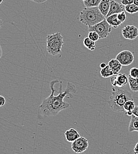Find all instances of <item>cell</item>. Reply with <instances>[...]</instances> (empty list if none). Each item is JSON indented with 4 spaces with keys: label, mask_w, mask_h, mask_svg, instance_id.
Segmentation results:
<instances>
[{
    "label": "cell",
    "mask_w": 138,
    "mask_h": 154,
    "mask_svg": "<svg viewBox=\"0 0 138 154\" xmlns=\"http://www.w3.org/2000/svg\"><path fill=\"white\" fill-rule=\"evenodd\" d=\"M100 74L101 76L103 78H109L112 77L114 75L112 70L108 65H106V66L104 68H101L100 71Z\"/></svg>",
    "instance_id": "18"
},
{
    "label": "cell",
    "mask_w": 138,
    "mask_h": 154,
    "mask_svg": "<svg viewBox=\"0 0 138 154\" xmlns=\"http://www.w3.org/2000/svg\"><path fill=\"white\" fill-rule=\"evenodd\" d=\"M129 75L133 78H138V68L134 67L131 69L129 71Z\"/></svg>",
    "instance_id": "23"
},
{
    "label": "cell",
    "mask_w": 138,
    "mask_h": 154,
    "mask_svg": "<svg viewBox=\"0 0 138 154\" xmlns=\"http://www.w3.org/2000/svg\"><path fill=\"white\" fill-rule=\"evenodd\" d=\"M108 65L110 66L111 69L112 70L114 75L118 74L120 72V70L122 69V68L123 65L119 62L118 60L115 59H111L108 63Z\"/></svg>",
    "instance_id": "13"
},
{
    "label": "cell",
    "mask_w": 138,
    "mask_h": 154,
    "mask_svg": "<svg viewBox=\"0 0 138 154\" xmlns=\"http://www.w3.org/2000/svg\"><path fill=\"white\" fill-rule=\"evenodd\" d=\"M135 131L138 132V117L133 115L131 116L129 126V132L131 133Z\"/></svg>",
    "instance_id": "15"
},
{
    "label": "cell",
    "mask_w": 138,
    "mask_h": 154,
    "mask_svg": "<svg viewBox=\"0 0 138 154\" xmlns=\"http://www.w3.org/2000/svg\"><path fill=\"white\" fill-rule=\"evenodd\" d=\"M110 7V0H101L99 4L98 8L101 13L106 17Z\"/></svg>",
    "instance_id": "12"
},
{
    "label": "cell",
    "mask_w": 138,
    "mask_h": 154,
    "mask_svg": "<svg viewBox=\"0 0 138 154\" xmlns=\"http://www.w3.org/2000/svg\"><path fill=\"white\" fill-rule=\"evenodd\" d=\"M135 103L134 100L128 101L124 105V110L126 112L133 111L135 107Z\"/></svg>",
    "instance_id": "21"
},
{
    "label": "cell",
    "mask_w": 138,
    "mask_h": 154,
    "mask_svg": "<svg viewBox=\"0 0 138 154\" xmlns=\"http://www.w3.org/2000/svg\"><path fill=\"white\" fill-rule=\"evenodd\" d=\"M106 20L107 21V23L112 26V27L115 29L118 28L122 24V23L119 20L118 14L111 15L106 17Z\"/></svg>",
    "instance_id": "14"
},
{
    "label": "cell",
    "mask_w": 138,
    "mask_h": 154,
    "mask_svg": "<svg viewBox=\"0 0 138 154\" xmlns=\"http://www.w3.org/2000/svg\"><path fill=\"white\" fill-rule=\"evenodd\" d=\"M105 19L98 7H85L79 14L80 21L88 27L95 26Z\"/></svg>",
    "instance_id": "3"
},
{
    "label": "cell",
    "mask_w": 138,
    "mask_h": 154,
    "mask_svg": "<svg viewBox=\"0 0 138 154\" xmlns=\"http://www.w3.org/2000/svg\"><path fill=\"white\" fill-rule=\"evenodd\" d=\"M46 49L49 54L56 56L61 54L64 43L61 33L57 32L48 35L46 37Z\"/></svg>",
    "instance_id": "4"
},
{
    "label": "cell",
    "mask_w": 138,
    "mask_h": 154,
    "mask_svg": "<svg viewBox=\"0 0 138 154\" xmlns=\"http://www.w3.org/2000/svg\"><path fill=\"white\" fill-rule=\"evenodd\" d=\"M132 113H133V115H134L138 117V106H136L135 109H134V110L132 111Z\"/></svg>",
    "instance_id": "27"
},
{
    "label": "cell",
    "mask_w": 138,
    "mask_h": 154,
    "mask_svg": "<svg viewBox=\"0 0 138 154\" xmlns=\"http://www.w3.org/2000/svg\"><path fill=\"white\" fill-rule=\"evenodd\" d=\"M2 23H3L2 20L1 19V17H0V29L1 28V27H2Z\"/></svg>",
    "instance_id": "34"
},
{
    "label": "cell",
    "mask_w": 138,
    "mask_h": 154,
    "mask_svg": "<svg viewBox=\"0 0 138 154\" xmlns=\"http://www.w3.org/2000/svg\"><path fill=\"white\" fill-rule=\"evenodd\" d=\"M118 18L120 21H121L122 23L125 21L126 19V15L125 11H123L122 13H120L118 14Z\"/></svg>",
    "instance_id": "24"
},
{
    "label": "cell",
    "mask_w": 138,
    "mask_h": 154,
    "mask_svg": "<svg viewBox=\"0 0 138 154\" xmlns=\"http://www.w3.org/2000/svg\"><path fill=\"white\" fill-rule=\"evenodd\" d=\"M116 59L118 60L119 62L125 66L131 65L134 61V56L132 52L129 51L125 50L116 55Z\"/></svg>",
    "instance_id": "7"
},
{
    "label": "cell",
    "mask_w": 138,
    "mask_h": 154,
    "mask_svg": "<svg viewBox=\"0 0 138 154\" xmlns=\"http://www.w3.org/2000/svg\"><path fill=\"white\" fill-rule=\"evenodd\" d=\"M3 1H4V0H0V5L2 4V2H3Z\"/></svg>",
    "instance_id": "35"
},
{
    "label": "cell",
    "mask_w": 138,
    "mask_h": 154,
    "mask_svg": "<svg viewBox=\"0 0 138 154\" xmlns=\"http://www.w3.org/2000/svg\"><path fill=\"white\" fill-rule=\"evenodd\" d=\"M128 82H129L131 90L134 92H138V78H133L129 75Z\"/></svg>",
    "instance_id": "16"
},
{
    "label": "cell",
    "mask_w": 138,
    "mask_h": 154,
    "mask_svg": "<svg viewBox=\"0 0 138 154\" xmlns=\"http://www.w3.org/2000/svg\"><path fill=\"white\" fill-rule=\"evenodd\" d=\"M81 1H86V0H81Z\"/></svg>",
    "instance_id": "36"
},
{
    "label": "cell",
    "mask_w": 138,
    "mask_h": 154,
    "mask_svg": "<svg viewBox=\"0 0 138 154\" xmlns=\"http://www.w3.org/2000/svg\"><path fill=\"white\" fill-rule=\"evenodd\" d=\"M88 27L89 32H96L101 39L108 37L112 31V26L107 23L106 19L95 26Z\"/></svg>",
    "instance_id": "5"
},
{
    "label": "cell",
    "mask_w": 138,
    "mask_h": 154,
    "mask_svg": "<svg viewBox=\"0 0 138 154\" xmlns=\"http://www.w3.org/2000/svg\"><path fill=\"white\" fill-rule=\"evenodd\" d=\"M128 82V76L124 73H119L111 77V83L113 87L122 88Z\"/></svg>",
    "instance_id": "9"
},
{
    "label": "cell",
    "mask_w": 138,
    "mask_h": 154,
    "mask_svg": "<svg viewBox=\"0 0 138 154\" xmlns=\"http://www.w3.org/2000/svg\"><path fill=\"white\" fill-rule=\"evenodd\" d=\"M88 38L95 42L98 41L100 39L98 33H97L96 32H89Z\"/></svg>",
    "instance_id": "22"
},
{
    "label": "cell",
    "mask_w": 138,
    "mask_h": 154,
    "mask_svg": "<svg viewBox=\"0 0 138 154\" xmlns=\"http://www.w3.org/2000/svg\"><path fill=\"white\" fill-rule=\"evenodd\" d=\"M89 141L84 137H80L72 143V149L76 154H81L86 151L89 147Z\"/></svg>",
    "instance_id": "6"
},
{
    "label": "cell",
    "mask_w": 138,
    "mask_h": 154,
    "mask_svg": "<svg viewBox=\"0 0 138 154\" xmlns=\"http://www.w3.org/2000/svg\"><path fill=\"white\" fill-rule=\"evenodd\" d=\"M134 0H121V4L123 5H127L134 4Z\"/></svg>",
    "instance_id": "25"
},
{
    "label": "cell",
    "mask_w": 138,
    "mask_h": 154,
    "mask_svg": "<svg viewBox=\"0 0 138 154\" xmlns=\"http://www.w3.org/2000/svg\"><path fill=\"white\" fill-rule=\"evenodd\" d=\"M101 0H86L83 1V4L86 7H98Z\"/></svg>",
    "instance_id": "20"
},
{
    "label": "cell",
    "mask_w": 138,
    "mask_h": 154,
    "mask_svg": "<svg viewBox=\"0 0 138 154\" xmlns=\"http://www.w3.org/2000/svg\"><path fill=\"white\" fill-rule=\"evenodd\" d=\"M134 152L135 154H138V142H137V143L136 144L135 148H134Z\"/></svg>",
    "instance_id": "28"
},
{
    "label": "cell",
    "mask_w": 138,
    "mask_h": 154,
    "mask_svg": "<svg viewBox=\"0 0 138 154\" xmlns=\"http://www.w3.org/2000/svg\"><path fill=\"white\" fill-rule=\"evenodd\" d=\"M106 65H106L105 63L103 62V63H101L100 65V67L101 68H104V67L106 66Z\"/></svg>",
    "instance_id": "31"
},
{
    "label": "cell",
    "mask_w": 138,
    "mask_h": 154,
    "mask_svg": "<svg viewBox=\"0 0 138 154\" xmlns=\"http://www.w3.org/2000/svg\"><path fill=\"white\" fill-rule=\"evenodd\" d=\"M6 100L4 97L0 96V107H2L5 104Z\"/></svg>",
    "instance_id": "26"
},
{
    "label": "cell",
    "mask_w": 138,
    "mask_h": 154,
    "mask_svg": "<svg viewBox=\"0 0 138 154\" xmlns=\"http://www.w3.org/2000/svg\"><path fill=\"white\" fill-rule=\"evenodd\" d=\"M2 56V48H1V46L0 45V59L1 58Z\"/></svg>",
    "instance_id": "32"
},
{
    "label": "cell",
    "mask_w": 138,
    "mask_h": 154,
    "mask_svg": "<svg viewBox=\"0 0 138 154\" xmlns=\"http://www.w3.org/2000/svg\"><path fill=\"white\" fill-rule=\"evenodd\" d=\"M83 45L90 51H95L96 49V43L88 37L85 38L83 40Z\"/></svg>",
    "instance_id": "17"
},
{
    "label": "cell",
    "mask_w": 138,
    "mask_h": 154,
    "mask_svg": "<svg viewBox=\"0 0 138 154\" xmlns=\"http://www.w3.org/2000/svg\"><path fill=\"white\" fill-rule=\"evenodd\" d=\"M31 1H33L35 2H37V3H43V2H44L48 0H31Z\"/></svg>",
    "instance_id": "29"
},
{
    "label": "cell",
    "mask_w": 138,
    "mask_h": 154,
    "mask_svg": "<svg viewBox=\"0 0 138 154\" xmlns=\"http://www.w3.org/2000/svg\"><path fill=\"white\" fill-rule=\"evenodd\" d=\"M126 114L129 116H132L133 115V113H132V111H128V112H126Z\"/></svg>",
    "instance_id": "30"
},
{
    "label": "cell",
    "mask_w": 138,
    "mask_h": 154,
    "mask_svg": "<svg viewBox=\"0 0 138 154\" xmlns=\"http://www.w3.org/2000/svg\"><path fill=\"white\" fill-rule=\"evenodd\" d=\"M122 34L125 39L134 40L138 36V29L134 25H127L122 29Z\"/></svg>",
    "instance_id": "8"
},
{
    "label": "cell",
    "mask_w": 138,
    "mask_h": 154,
    "mask_svg": "<svg viewBox=\"0 0 138 154\" xmlns=\"http://www.w3.org/2000/svg\"><path fill=\"white\" fill-rule=\"evenodd\" d=\"M125 9L127 13L131 14H134L138 12V6L134 4L125 5Z\"/></svg>",
    "instance_id": "19"
},
{
    "label": "cell",
    "mask_w": 138,
    "mask_h": 154,
    "mask_svg": "<svg viewBox=\"0 0 138 154\" xmlns=\"http://www.w3.org/2000/svg\"><path fill=\"white\" fill-rule=\"evenodd\" d=\"M125 10V9L123 5L119 3L118 2L116 1L115 0H110V7L106 17L115 14H119L124 11Z\"/></svg>",
    "instance_id": "10"
},
{
    "label": "cell",
    "mask_w": 138,
    "mask_h": 154,
    "mask_svg": "<svg viewBox=\"0 0 138 154\" xmlns=\"http://www.w3.org/2000/svg\"><path fill=\"white\" fill-rule=\"evenodd\" d=\"M64 135L66 140L69 142H73L80 137V135L77 130L73 128L67 130L65 132Z\"/></svg>",
    "instance_id": "11"
},
{
    "label": "cell",
    "mask_w": 138,
    "mask_h": 154,
    "mask_svg": "<svg viewBox=\"0 0 138 154\" xmlns=\"http://www.w3.org/2000/svg\"><path fill=\"white\" fill-rule=\"evenodd\" d=\"M59 82L58 80H53L50 83V87L51 93L50 96L45 98L39 107L40 114L45 116H53L58 115L60 112L64 109L69 108L70 105L69 103L64 101L65 97L72 98V93L77 92L75 85L73 83L67 82V87L64 92L61 91L62 82H60L59 94L54 96V85Z\"/></svg>",
    "instance_id": "1"
},
{
    "label": "cell",
    "mask_w": 138,
    "mask_h": 154,
    "mask_svg": "<svg viewBox=\"0 0 138 154\" xmlns=\"http://www.w3.org/2000/svg\"><path fill=\"white\" fill-rule=\"evenodd\" d=\"M134 100L132 94L124 88L113 87L112 93L110 96L108 103L110 108L115 112H122L125 111L124 105L129 101Z\"/></svg>",
    "instance_id": "2"
},
{
    "label": "cell",
    "mask_w": 138,
    "mask_h": 154,
    "mask_svg": "<svg viewBox=\"0 0 138 154\" xmlns=\"http://www.w3.org/2000/svg\"><path fill=\"white\" fill-rule=\"evenodd\" d=\"M134 4H135L136 5L138 6V0H134Z\"/></svg>",
    "instance_id": "33"
}]
</instances>
